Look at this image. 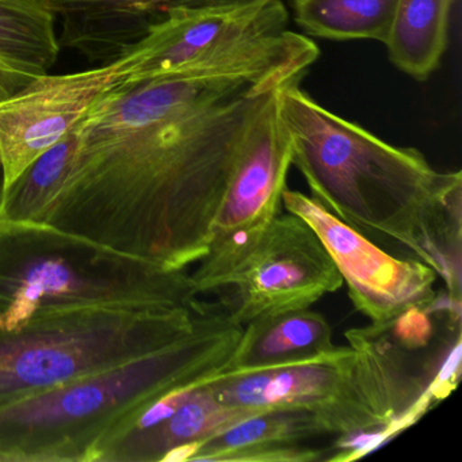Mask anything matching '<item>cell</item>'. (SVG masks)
Returning a JSON list of instances; mask_svg holds the SVG:
<instances>
[{"label": "cell", "mask_w": 462, "mask_h": 462, "mask_svg": "<svg viewBox=\"0 0 462 462\" xmlns=\"http://www.w3.org/2000/svg\"><path fill=\"white\" fill-rule=\"evenodd\" d=\"M319 55L285 29L110 94L75 128L42 223L163 269L199 263L251 126Z\"/></svg>", "instance_id": "cell-1"}, {"label": "cell", "mask_w": 462, "mask_h": 462, "mask_svg": "<svg viewBox=\"0 0 462 462\" xmlns=\"http://www.w3.org/2000/svg\"><path fill=\"white\" fill-rule=\"evenodd\" d=\"M277 110L291 166L312 199L359 234L404 245L461 307V171H437L420 151L389 144L329 112L300 82L278 90Z\"/></svg>", "instance_id": "cell-2"}, {"label": "cell", "mask_w": 462, "mask_h": 462, "mask_svg": "<svg viewBox=\"0 0 462 462\" xmlns=\"http://www.w3.org/2000/svg\"><path fill=\"white\" fill-rule=\"evenodd\" d=\"M242 331L216 302H201L182 339L0 408V462H90L148 405L224 372Z\"/></svg>", "instance_id": "cell-3"}, {"label": "cell", "mask_w": 462, "mask_h": 462, "mask_svg": "<svg viewBox=\"0 0 462 462\" xmlns=\"http://www.w3.org/2000/svg\"><path fill=\"white\" fill-rule=\"evenodd\" d=\"M190 274L45 223L0 220V334L90 308H196Z\"/></svg>", "instance_id": "cell-4"}, {"label": "cell", "mask_w": 462, "mask_h": 462, "mask_svg": "<svg viewBox=\"0 0 462 462\" xmlns=\"http://www.w3.org/2000/svg\"><path fill=\"white\" fill-rule=\"evenodd\" d=\"M199 304L69 310L0 334V408L182 339L196 326Z\"/></svg>", "instance_id": "cell-5"}, {"label": "cell", "mask_w": 462, "mask_h": 462, "mask_svg": "<svg viewBox=\"0 0 462 462\" xmlns=\"http://www.w3.org/2000/svg\"><path fill=\"white\" fill-rule=\"evenodd\" d=\"M343 285L316 232L293 213L278 215L259 239L194 288L240 326L288 310H307Z\"/></svg>", "instance_id": "cell-6"}, {"label": "cell", "mask_w": 462, "mask_h": 462, "mask_svg": "<svg viewBox=\"0 0 462 462\" xmlns=\"http://www.w3.org/2000/svg\"><path fill=\"white\" fill-rule=\"evenodd\" d=\"M215 396L245 410L307 411L342 438L380 431L356 381L354 350L337 346L331 353L294 364L253 372H221L208 381Z\"/></svg>", "instance_id": "cell-7"}, {"label": "cell", "mask_w": 462, "mask_h": 462, "mask_svg": "<svg viewBox=\"0 0 462 462\" xmlns=\"http://www.w3.org/2000/svg\"><path fill=\"white\" fill-rule=\"evenodd\" d=\"M282 207L316 232L347 285L351 302L372 326L383 328L407 310H431L437 304L438 275L423 262L389 255L300 191L285 189Z\"/></svg>", "instance_id": "cell-8"}, {"label": "cell", "mask_w": 462, "mask_h": 462, "mask_svg": "<svg viewBox=\"0 0 462 462\" xmlns=\"http://www.w3.org/2000/svg\"><path fill=\"white\" fill-rule=\"evenodd\" d=\"M134 51L93 69L44 75L0 101V163L5 188L71 134L110 94L125 88Z\"/></svg>", "instance_id": "cell-9"}, {"label": "cell", "mask_w": 462, "mask_h": 462, "mask_svg": "<svg viewBox=\"0 0 462 462\" xmlns=\"http://www.w3.org/2000/svg\"><path fill=\"white\" fill-rule=\"evenodd\" d=\"M291 166V144L278 116L275 94L243 145L213 226L209 251L190 274L193 291L248 250L280 215Z\"/></svg>", "instance_id": "cell-10"}, {"label": "cell", "mask_w": 462, "mask_h": 462, "mask_svg": "<svg viewBox=\"0 0 462 462\" xmlns=\"http://www.w3.org/2000/svg\"><path fill=\"white\" fill-rule=\"evenodd\" d=\"M288 23L282 0L242 9L171 15L131 48L136 66L125 88L182 71L237 42L280 33L288 29Z\"/></svg>", "instance_id": "cell-11"}, {"label": "cell", "mask_w": 462, "mask_h": 462, "mask_svg": "<svg viewBox=\"0 0 462 462\" xmlns=\"http://www.w3.org/2000/svg\"><path fill=\"white\" fill-rule=\"evenodd\" d=\"M60 20L61 48L109 63L128 52L153 26L183 13L242 9L270 0H50Z\"/></svg>", "instance_id": "cell-12"}, {"label": "cell", "mask_w": 462, "mask_h": 462, "mask_svg": "<svg viewBox=\"0 0 462 462\" xmlns=\"http://www.w3.org/2000/svg\"><path fill=\"white\" fill-rule=\"evenodd\" d=\"M389 327L370 324L345 334L354 350L359 391L380 426V431L367 435L370 450L412 424L432 399H442L434 378L411 366L410 350L392 339Z\"/></svg>", "instance_id": "cell-13"}, {"label": "cell", "mask_w": 462, "mask_h": 462, "mask_svg": "<svg viewBox=\"0 0 462 462\" xmlns=\"http://www.w3.org/2000/svg\"><path fill=\"white\" fill-rule=\"evenodd\" d=\"M335 348L331 326L323 315L310 308L288 310L245 324L224 372L269 369L318 358Z\"/></svg>", "instance_id": "cell-14"}, {"label": "cell", "mask_w": 462, "mask_h": 462, "mask_svg": "<svg viewBox=\"0 0 462 462\" xmlns=\"http://www.w3.org/2000/svg\"><path fill=\"white\" fill-rule=\"evenodd\" d=\"M50 0H0V60L25 85L58 63L60 42Z\"/></svg>", "instance_id": "cell-15"}, {"label": "cell", "mask_w": 462, "mask_h": 462, "mask_svg": "<svg viewBox=\"0 0 462 462\" xmlns=\"http://www.w3.org/2000/svg\"><path fill=\"white\" fill-rule=\"evenodd\" d=\"M454 0H400L386 40L389 60L415 80L437 71L448 48Z\"/></svg>", "instance_id": "cell-16"}, {"label": "cell", "mask_w": 462, "mask_h": 462, "mask_svg": "<svg viewBox=\"0 0 462 462\" xmlns=\"http://www.w3.org/2000/svg\"><path fill=\"white\" fill-rule=\"evenodd\" d=\"M326 434H328L326 426L307 411H267L243 419L205 440L191 461L232 462L237 454L245 451L296 445Z\"/></svg>", "instance_id": "cell-17"}, {"label": "cell", "mask_w": 462, "mask_h": 462, "mask_svg": "<svg viewBox=\"0 0 462 462\" xmlns=\"http://www.w3.org/2000/svg\"><path fill=\"white\" fill-rule=\"evenodd\" d=\"M400 0H294V21L308 36L385 44Z\"/></svg>", "instance_id": "cell-18"}, {"label": "cell", "mask_w": 462, "mask_h": 462, "mask_svg": "<svg viewBox=\"0 0 462 462\" xmlns=\"http://www.w3.org/2000/svg\"><path fill=\"white\" fill-rule=\"evenodd\" d=\"M75 147L74 129L5 188L0 199V220L42 223L69 174Z\"/></svg>", "instance_id": "cell-19"}, {"label": "cell", "mask_w": 462, "mask_h": 462, "mask_svg": "<svg viewBox=\"0 0 462 462\" xmlns=\"http://www.w3.org/2000/svg\"><path fill=\"white\" fill-rule=\"evenodd\" d=\"M25 86V82L4 60H0V101L14 96Z\"/></svg>", "instance_id": "cell-20"}, {"label": "cell", "mask_w": 462, "mask_h": 462, "mask_svg": "<svg viewBox=\"0 0 462 462\" xmlns=\"http://www.w3.org/2000/svg\"><path fill=\"white\" fill-rule=\"evenodd\" d=\"M4 190H5L4 169H2V163H0V199H2V196H4Z\"/></svg>", "instance_id": "cell-21"}]
</instances>
